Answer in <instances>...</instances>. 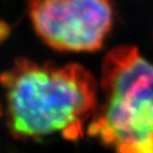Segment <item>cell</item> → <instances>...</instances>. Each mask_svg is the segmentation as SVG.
Here are the masks:
<instances>
[{
    "mask_svg": "<svg viewBox=\"0 0 153 153\" xmlns=\"http://www.w3.org/2000/svg\"><path fill=\"white\" fill-rule=\"evenodd\" d=\"M99 88L88 135L114 153H153V62L136 47L114 48L102 61Z\"/></svg>",
    "mask_w": 153,
    "mask_h": 153,
    "instance_id": "obj_2",
    "label": "cell"
},
{
    "mask_svg": "<svg viewBox=\"0 0 153 153\" xmlns=\"http://www.w3.org/2000/svg\"><path fill=\"white\" fill-rule=\"evenodd\" d=\"M27 5L38 36L59 51H97L114 26L111 0H27Z\"/></svg>",
    "mask_w": 153,
    "mask_h": 153,
    "instance_id": "obj_3",
    "label": "cell"
},
{
    "mask_svg": "<svg viewBox=\"0 0 153 153\" xmlns=\"http://www.w3.org/2000/svg\"><path fill=\"white\" fill-rule=\"evenodd\" d=\"M6 117L11 134L21 140L50 135L75 141L98 103V84L78 64L64 66L18 58L0 76Z\"/></svg>",
    "mask_w": 153,
    "mask_h": 153,
    "instance_id": "obj_1",
    "label": "cell"
}]
</instances>
